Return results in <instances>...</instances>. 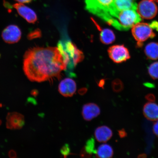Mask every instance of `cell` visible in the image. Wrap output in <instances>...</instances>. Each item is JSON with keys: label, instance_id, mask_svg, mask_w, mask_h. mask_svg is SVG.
Instances as JSON below:
<instances>
[{"label": "cell", "instance_id": "cell-5", "mask_svg": "<svg viewBox=\"0 0 158 158\" xmlns=\"http://www.w3.org/2000/svg\"><path fill=\"white\" fill-rule=\"evenodd\" d=\"M153 30L150 24L143 23H138L132 27V34L137 41L138 47H142L144 41L155 37Z\"/></svg>", "mask_w": 158, "mask_h": 158}, {"label": "cell", "instance_id": "cell-17", "mask_svg": "<svg viewBox=\"0 0 158 158\" xmlns=\"http://www.w3.org/2000/svg\"><path fill=\"white\" fill-rule=\"evenodd\" d=\"M146 56L147 58L152 60L158 59V43L151 42L146 45L144 49Z\"/></svg>", "mask_w": 158, "mask_h": 158}, {"label": "cell", "instance_id": "cell-7", "mask_svg": "<svg viewBox=\"0 0 158 158\" xmlns=\"http://www.w3.org/2000/svg\"><path fill=\"white\" fill-rule=\"evenodd\" d=\"M109 56L111 60L116 64L123 63L130 58L128 49L124 45H116L109 48Z\"/></svg>", "mask_w": 158, "mask_h": 158}, {"label": "cell", "instance_id": "cell-25", "mask_svg": "<svg viewBox=\"0 0 158 158\" xmlns=\"http://www.w3.org/2000/svg\"><path fill=\"white\" fill-rule=\"evenodd\" d=\"M150 25L153 29H155L158 31V22L156 21H153L150 23Z\"/></svg>", "mask_w": 158, "mask_h": 158}, {"label": "cell", "instance_id": "cell-19", "mask_svg": "<svg viewBox=\"0 0 158 158\" xmlns=\"http://www.w3.org/2000/svg\"><path fill=\"white\" fill-rule=\"evenodd\" d=\"M94 140L91 138L89 139L85 147L82 150L81 155L83 157H90L92 153H96L94 150Z\"/></svg>", "mask_w": 158, "mask_h": 158}, {"label": "cell", "instance_id": "cell-8", "mask_svg": "<svg viewBox=\"0 0 158 158\" xmlns=\"http://www.w3.org/2000/svg\"><path fill=\"white\" fill-rule=\"evenodd\" d=\"M135 1L136 0H114L113 6L110 10L106 22L119 11L128 9L136 10L137 5Z\"/></svg>", "mask_w": 158, "mask_h": 158}, {"label": "cell", "instance_id": "cell-14", "mask_svg": "<svg viewBox=\"0 0 158 158\" xmlns=\"http://www.w3.org/2000/svg\"><path fill=\"white\" fill-rule=\"evenodd\" d=\"M143 114L147 119L151 121L158 120V105L152 102H148L145 104Z\"/></svg>", "mask_w": 158, "mask_h": 158}, {"label": "cell", "instance_id": "cell-27", "mask_svg": "<svg viewBox=\"0 0 158 158\" xmlns=\"http://www.w3.org/2000/svg\"><path fill=\"white\" fill-rule=\"evenodd\" d=\"M19 3H28L31 2L33 0H15Z\"/></svg>", "mask_w": 158, "mask_h": 158}, {"label": "cell", "instance_id": "cell-29", "mask_svg": "<svg viewBox=\"0 0 158 158\" xmlns=\"http://www.w3.org/2000/svg\"><path fill=\"white\" fill-rule=\"evenodd\" d=\"M152 1H153L156 2H158V0H152Z\"/></svg>", "mask_w": 158, "mask_h": 158}, {"label": "cell", "instance_id": "cell-6", "mask_svg": "<svg viewBox=\"0 0 158 158\" xmlns=\"http://www.w3.org/2000/svg\"><path fill=\"white\" fill-rule=\"evenodd\" d=\"M136 10L140 17L147 19H153L158 12L157 5L152 0H142L137 5Z\"/></svg>", "mask_w": 158, "mask_h": 158}, {"label": "cell", "instance_id": "cell-21", "mask_svg": "<svg viewBox=\"0 0 158 158\" xmlns=\"http://www.w3.org/2000/svg\"><path fill=\"white\" fill-rule=\"evenodd\" d=\"M112 86L114 91L116 92L122 91L124 88L123 82L119 79H116L114 81L112 82Z\"/></svg>", "mask_w": 158, "mask_h": 158}, {"label": "cell", "instance_id": "cell-10", "mask_svg": "<svg viewBox=\"0 0 158 158\" xmlns=\"http://www.w3.org/2000/svg\"><path fill=\"white\" fill-rule=\"evenodd\" d=\"M13 7L17 10L18 13L29 23H34L37 21L36 14L33 10L23 3H15Z\"/></svg>", "mask_w": 158, "mask_h": 158}, {"label": "cell", "instance_id": "cell-9", "mask_svg": "<svg viewBox=\"0 0 158 158\" xmlns=\"http://www.w3.org/2000/svg\"><path fill=\"white\" fill-rule=\"evenodd\" d=\"M22 33L20 29L17 25H11L3 30L2 34L3 40L8 44H14L20 40Z\"/></svg>", "mask_w": 158, "mask_h": 158}, {"label": "cell", "instance_id": "cell-22", "mask_svg": "<svg viewBox=\"0 0 158 158\" xmlns=\"http://www.w3.org/2000/svg\"><path fill=\"white\" fill-rule=\"evenodd\" d=\"M70 149L68 144H65L64 146L61 148L60 152L62 155L64 157L68 156L70 153Z\"/></svg>", "mask_w": 158, "mask_h": 158}, {"label": "cell", "instance_id": "cell-11", "mask_svg": "<svg viewBox=\"0 0 158 158\" xmlns=\"http://www.w3.org/2000/svg\"><path fill=\"white\" fill-rule=\"evenodd\" d=\"M76 82L70 78L64 79L61 81L59 85V92L65 97H72L76 93Z\"/></svg>", "mask_w": 158, "mask_h": 158}, {"label": "cell", "instance_id": "cell-16", "mask_svg": "<svg viewBox=\"0 0 158 158\" xmlns=\"http://www.w3.org/2000/svg\"><path fill=\"white\" fill-rule=\"evenodd\" d=\"M93 21L100 31V40L103 44H110L114 42L115 40L116 37L113 31L108 28L102 29L98 23L95 22L94 20L93 19Z\"/></svg>", "mask_w": 158, "mask_h": 158}, {"label": "cell", "instance_id": "cell-15", "mask_svg": "<svg viewBox=\"0 0 158 158\" xmlns=\"http://www.w3.org/2000/svg\"><path fill=\"white\" fill-rule=\"evenodd\" d=\"M112 132L109 127L106 126H102L96 128L94 136L97 141L100 143H106L112 137Z\"/></svg>", "mask_w": 158, "mask_h": 158}, {"label": "cell", "instance_id": "cell-24", "mask_svg": "<svg viewBox=\"0 0 158 158\" xmlns=\"http://www.w3.org/2000/svg\"><path fill=\"white\" fill-rule=\"evenodd\" d=\"M153 128V133L158 137V120L154 124Z\"/></svg>", "mask_w": 158, "mask_h": 158}, {"label": "cell", "instance_id": "cell-12", "mask_svg": "<svg viewBox=\"0 0 158 158\" xmlns=\"http://www.w3.org/2000/svg\"><path fill=\"white\" fill-rule=\"evenodd\" d=\"M6 119L7 127L9 129H20L24 125V117L22 114L17 112L9 113Z\"/></svg>", "mask_w": 158, "mask_h": 158}, {"label": "cell", "instance_id": "cell-2", "mask_svg": "<svg viewBox=\"0 0 158 158\" xmlns=\"http://www.w3.org/2000/svg\"><path fill=\"white\" fill-rule=\"evenodd\" d=\"M136 10L128 9L119 11L106 22L110 25L120 31H127L142 21Z\"/></svg>", "mask_w": 158, "mask_h": 158}, {"label": "cell", "instance_id": "cell-4", "mask_svg": "<svg viewBox=\"0 0 158 158\" xmlns=\"http://www.w3.org/2000/svg\"><path fill=\"white\" fill-rule=\"evenodd\" d=\"M114 0H85L86 9L90 13L105 20Z\"/></svg>", "mask_w": 158, "mask_h": 158}, {"label": "cell", "instance_id": "cell-1", "mask_svg": "<svg viewBox=\"0 0 158 158\" xmlns=\"http://www.w3.org/2000/svg\"><path fill=\"white\" fill-rule=\"evenodd\" d=\"M67 66L58 47H33L23 56V70L32 82H43L59 79Z\"/></svg>", "mask_w": 158, "mask_h": 158}, {"label": "cell", "instance_id": "cell-18", "mask_svg": "<svg viewBox=\"0 0 158 158\" xmlns=\"http://www.w3.org/2000/svg\"><path fill=\"white\" fill-rule=\"evenodd\" d=\"M96 154L97 157L111 158L113 156L114 152L111 146L107 144H103L98 147Z\"/></svg>", "mask_w": 158, "mask_h": 158}, {"label": "cell", "instance_id": "cell-20", "mask_svg": "<svg viewBox=\"0 0 158 158\" xmlns=\"http://www.w3.org/2000/svg\"><path fill=\"white\" fill-rule=\"evenodd\" d=\"M149 76L153 80L158 79V62H155L150 65L148 69Z\"/></svg>", "mask_w": 158, "mask_h": 158}, {"label": "cell", "instance_id": "cell-26", "mask_svg": "<svg viewBox=\"0 0 158 158\" xmlns=\"http://www.w3.org/2000/svg\"><path fill=\"white\" fill-rule=\"evenodd\" d=\"M118 134L120 138L125 137L127 135V134L124 129L119 130L118 131Z\"/></svg>", "mask_w": 158, "mask_h": 158}, {"label": "cell", "instance_id": "cell-3", "mask_svg": "<svg viewBox=\"0 0 158 158\" xmlns=\"http://www.w3.org/2000/svg\"><path fill=\"white\" fill-rule=\"evenodd\" d=\"M58 48L62 55L67 69H73L84 59L83 53L70 40L59 41Z\"/></svg>", "mask_w": 158, "mask_h": 158}, {"label": "cell", "instance_id": "cell-23", "mask_svg": "<svg viewBox=\"0 0 158 158\" xmlns=\"http://www.w3.org/2000/svg\"><path fill=\"white\" fill-rule=\"evenodd\" d=\"M146 99L151 102H154L155 101V96L153 94H148L145 96Z\"/></svg>", "mask_w": 158, "mask_h": 158}, {"label": "cell", "instance_id": "cell-28", "mask_svg": "<svg viewBox=\"0 0 158 158\" xmlns=\"http://www.w3.org/2000/svg\"><path fill=\"white\" fill-rule=\"evenodd\" d=\"M141 156H143V157H146V155H145V154H143V155H140L139 156V157Z\"/></svg>", "mask_w": 158, "mask_h": 158}, {"label": "cell", "instance_id": "cell-13", "mask_svg": "<svg viewBox=\"0 0 158 158\" xmlns=\"http://www.w3.org/2000/svg\"><path fill=\"white\" fill-rule=\"evenodd\" d=\"M100 113L99 107L96 104L89 103L85 104L83 106L82 115L84 120L90 121L97 117Z\"/></svg>", "mask_w": 158, "mask_h": 158}]
</instances>
